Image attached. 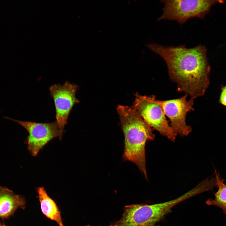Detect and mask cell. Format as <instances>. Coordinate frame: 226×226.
<instances>
[{"instance_id":"6da1fadb","label":"cell","mask_w":226,"mask_h":226,"mask_svg":"<svg viewBox=\"0 0 226 226\" xmlns=\"http://www.w3.org/2000/svg\"><path fill=\"white\" fill-rule=\"evenodd\" d=\"M147 46L165 61L170 78L176 83L178 91L193 99L204 94L209 86L210 71L205 46L188 48L184 45L166 47L150 43Z\"/></svg>"},{"instance_id":"7a4b0ae2","label":"cell","mask_w":226,"mask_h":226,"mask_svg":"<svg viewBox=\"0 0 226 226\" xmlns=\"http://www.w3.org/2000/svg\"><path fill=\"white\" fill-rule=\"evenodd\" d=\"M117 110L124 137L123 159L135 164L147 179L145 146L154 139L153 129L133 106L119 105Z\"/></svg>"},{"instance_id":"3957f363","label":"cell","mask_w":226,"mask_h":226,"mask_svg":"<svg viewBox=\"0 0 226 226\" xmlns=\"http://www.w3.org/2000/svg\"><path fill=\"white\" fill-rule=\"evenodd\" d=\"M202 191V187L197 185L181 196L171 201L153 204L126 206L123 215L124 225L125 226H156V224L175 205Z\"/></svg>"},{"instance_id":"277c9868","label":"cell","mask_w":226,"mask_h":226,"mask_svg":"<svg viewBox=\"0 0 226 226\" xmlns=\"http://www.w3.org/2000/svg\"><path fill=\"white\" fill-rule=\"evenodd\" d=\"M163 13L158 19L173 20L183 24L194 18L203 19L213 5L223 1L213 0H162Z\"/></svg>"},{"instance_id":"5b68a950","label":"cell","mask_w":226,"mask_h":226,"mask_svg":"<svg viewBox=\"0 0 226 226\" xmlns=\"http://www.w3.org/2000/svg\"><path fill=\"white\" fill-rule=\"evenodd\" d=\"M132 106L153 129L174 142L176 135L169 124L159 100L155 95H142L137 93Z\"/></svg>"},{"instance_id":"8992f818","label":"cell","mask_w":226,"mask_h":226,"mask_svg":"<svg viewBox=\"0 0 226 226\" xmlns=\"http://www.w3.org/2000/svg\"><path fill=\"white\" fill-rule=\"evenodd\" d=\"M78 88L77 85L67 81L63 84H55L49 87L50 94L55 106L56 121L62 136L72 108L80 102L76 96Z\"/></svg>"},{"instance_id":"52a82bcc","label":"cell","mask_w":226,"mask_h":226,"mask_svg":"<svg viewBox=\"0 0 226 226\" xmlns=\"http://www.w3.org/2000/svg\"><path fill=\"white\" fill-rule=\"evenodd\" d=\"M5 118L16 122L28 132L26 140L27 148L33 156L37 155L40 151L50 141L58 137L61 140L62 136L56 122L48 123H38L15 120L8 117Z\"/></svg>"},{"instance_id":"ba28073f","label":"cell","mask_w":226,"mask_h":226,"mask_svg":"<svg viewBox=\"0 0 226 226\" xmlns=\"http://www.w3.org/2000/svg\"><path fill=\"white\" fill-rule=\"evenodd\" d=\"M187 95L179 98L161 101L159 102L164 113L169 119L170 126L174 133L181 137L188 136L192 131L191 127L186 123L188 112L194 110L193 99L187 100Z\"/></svg>"},{"instance_id":"9c48e42d","label":"cell","mask_w":226,"mask_h":226,"mask_svg":"<svg viewBox=\"0 0 226 226\" xmlns=\"http://www.w3.org/2000/svg\"><path fill=\"white\" fill-rule=\"evenodd\" d=\"M26 204L24 196L16 194L6 187L0 186V219L9 218L18 208L24 209Z\"/></svg>"},{"instance_id":"30bf717a","label":"cell","mask_w":226,"mask_h":226,"mask_svg":"<svg viewBox=\"0 0 226 226\" xmlns=\"http://www.w3.org/2000/svg\"><path fill=\"white\" fill-rule=\"evenodd\" d=\"M41 211L48 218L56 221L59 226H64L61 212L55 201L48 195L43 187L37 188Z\"/></svg>"},{"instance_id":"8fae6325","label":"cell","mask_w":226,"mask_h":226,"mask_svg":"<svg viewBox=\"0 0 226 226\" xmlns=\"http://www.w3.org/2000/svg\"><path fill=\"white\" fill-rule=\"evenodd\" d=\"M214 170L216 185L218 189L214 194V199H208L206 203L208 205L216 206L221 208L226 216V185L219 173L217 172L215 169Z\"/></svg>"},{"instance_id":"7c38bea8","label":"cell","mask_w":226,"mask_h":226,"mask_svg":"<svg viewBox=\"0 0 226 226\" xmlns=\"http://www.w3.org/2000/svg\"><path fill=\"white\" fill-rule=\"evenodd\" d=\"M220 102L222 104L226 106V86L223 88L222 91Z\"/></svg>"},{"instance_id":"4fadbf2b","label":"cell","mask_w":226,"mask_h":226,"mask_svg":"<svg viewBox=\"0 0 226 226\" xmlns=\"http://www.w3.org/2000/svg\"><path fill=\"white\" fill-rule=\"evenodd\" d=\"M0 226H7L4 223H2L0 221Z\"/></svg>"},{"instance_id":"5bb4252c","label":"cell","mask_w":226,"mask_h":226,"mask_svg":"<svg viewBox=\"0 0 226 226\" xmlns=\"http://www.w3.org/2000/svg\"><path fill=\"white\" fill-rule=\"evenodd\" d=\"M85 226H91L89 225H85Z\"/></svg>"}]
</instances>
